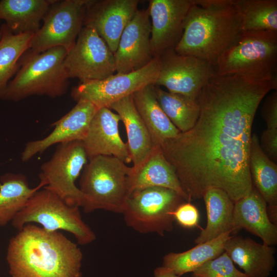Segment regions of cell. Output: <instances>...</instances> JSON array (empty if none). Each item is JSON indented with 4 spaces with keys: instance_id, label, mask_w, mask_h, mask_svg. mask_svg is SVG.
I'll list each match as a JSON object with an SVG mask.
<instances>
[{
    "instance_id": "1",
    "label": "cell",
    "mask_w": 277,
    "mask_h": 277,
    "mask_svg": "<svg viewBox=\"0 0 277 277\" xmlns=\"http://www.w3.org/2000/svg\"><path fill=\"white\" fill-rule=\"evenodd\" d=\"M276 88L277 78L254 81L216 73L203 87L194 125L160 146L188 202L202 198L211 188L223 190L234 202L251 191L252 124L262 99Z\"/></svg>"
},
{
    "instance_id": "2",
    "label": "cell",
    "mask_w": 277,
    "mask_h": 277,
    "mask_svg": "<svg viewBox=\"0 0 277 277\" xmlns=\"http://www.w3.org/2000/svg\"><path fill=\"white\" fill-rule=\"evenodd\" d=\"M83 258L62 233L30 224L11 239L6 255L11 277H81Z\"/></svg>"
},
{
    "instance_id": "3",
    "label": "cell",
    "mask_w": 277,
    "mask_h": 277,
    "mask_svg": "<svg viewBox=\"0 0 277 277\" xmlns=\"http://www.w3.org/2000/svg\"><path fill=\"white\" fill-rule=\"evenodd\" d=\"M241 32L233 0H193L174 50L179 55L205 60L215 67L219 57L235 43Z\"/></svg>"
},
{
    "instance_id": "4",
    "label": "cell",
    "mask_w": 277,
    "mask_h": 277,
    "mask_svg": "<svg viewBox=\"0 0 277 277\" xmlns=\"http://www.w3.org/2000/svg\"><path fill=\"white\" fill-rule=\"evenodd\" d=\"M67 50L55 47L38 53L28 49L19 60L13 78L0 95V99L19 101L33 95L52 98L65 94L69 86L64 61Z\"/></svg>"
},
{
    "instance_id": "5",
    "label": "cell",
    "mask_w": 277,
    "mask_h": 277,
    "mask_svg": "<svg viewBox=\"0 0 277 277\" xmlns=\"http://www.w3.org/2000/svg\"><path fill=\"white\" fill-rule=\"evenodd\" d=\"M216 73L254 81L277 78V31H242L218 58Z\"/></svg>"
},
{
    "instance_id": "6",
    "label": "cell",
    "mask_w": 277,
    "mask_h": 277,
    "mask_svg": "<svg viewBox=\"0 0 277 277\" xmlns=\"http://www.w3.org/2000/svg\"><path fill=\"white\" fill-rule=\"evenodd\" d=\"M88 161L80 181L84 211L102 209L122 213L129 196L127 177L131 167L112 156L100 155Z\"/></svg>"
},
{
    "instance_id": "7",
    "label": "cell",
    "mask_w": 277,
    "mask_h": 277,
    "mask_svg": "<svg viewBox=\"0 0 277 277\" xmlns=\"http://www.w3.org/2000/svg\"><path fill=\"white\" fill-rule=\"evenodd\" d=\"M79 208L67 204L47 189H39L29 199L12 225L19 231L26 224L35 223L48 231L68 232L78 244L88 245L95 240L96 235L83 220Z\"/></svg>"
},
{
    "instance_id": "8",
    "label": "cell",
    "mask_w": 277,
    "mask_h": 277,
    "mask_svg": "<svg viewBox=\"0 0 277 277\" xmlns=\"http://www.w3.org/2000/svg\"><path fill=\"white\" fill-rule=\"evenodd\" d=\"M185 202L187 201L173 190L149 187L130 194L122 214L127 226L135 231L164 236L173 230L174 212Z\"/></svg>"
},
{
    "instance_id": "9",
    "label": "cell",
    "mask_w": 277,
    "mask_h": 277,
    "mask_svg": "<svg viewBox=\"0 0 277 277\" xmlns=\"http://www.w3.org/2000/svg\"><path fill=\"white\" fill-rule=\"evenodd\" d=\"M88 161L82 141L58 144L51 158L41 167L39 183L67 204L82 207L84 197L75 181Z\"/></svg>"
},
{
    "instance_id": "10",
    "label": "cell",
    "mask_w": 277,
    "mask_h": 277,
    "mask_svg": "<svg viewBox=\"0 0 277 277\" xmlns=\"http://www.w3.org/2000/svg\"><path fill=\"white\" fill-rule=\"evenodd\" d=\"M160 67V57H154L145 66L131 72L116 73L103 80L81 82L72 88L71 96L76 102L85 101L97 108H109L121 99L148 85H154Z\"/></svg>"
},
{
    "instance_id": "11",
    "label": "cell",
    "mask_w": 277,
    "mask_h": 277,
    "mask_svg": "<svg viewBox=\"0 0 277 277\" xmlns=\"http://www.w3.org/2000/svg\"><path fill=\"white\" fill-rule=\"evenodd\" d=\"M89 0L57 1L43 18V25L34 33L30 49L41 53L55 47L68 51L74 45L84 25Z\"/></svg>"
},
{
    "instance_id": "12",
    "label": "cell",
    "mask_w": 277,
    "mask_h": 277,
    "mask_svg": "<svg viewBox=\"0 0 277 277\" xmlns=\"http://www.w3.org/2000/svg\"><path fill=\"white\" fill-rule=\"evenodd\" d=\"M64 65L69 78L81 82L101 80L116 72L114 55L96 31L84 26Z\"/></svg>"
},
{
    "instance_id": "13",
    "label": "cell",
    "mask_w": 277,
    "mask_h": 277,
    "mask_svg": "<svg viewBox=\"0 0 277 277\" xmlns=\"http://www.w3.org/2000/svg\"><path fill=\"white\" fill-rule=\"evenodd\" d=\"M161 67L155 86H164L168 92L193 100L209 79L216 73L207 61L189 55L177 54L170 50L160 57Z\"/></svg>"
},
{
    "instance_id": "14",
    "label": "cell",
    "mask_w": 277,
    "mask_h": 277,
    "mask_svg": "<svg viewBox=\"0 0 277 277\" xmlns=\"http://www.w3.org/2000/svg\"><path fill=\"white\" fill-rule=\"evenodd\" d=\"M192 3L193 0L149 1L150 42L153 58L175 48L183 35L185 19Z\"/></svg>"
},
{
    "instance_id": "15",
    "label": "cell",
    "mask_w": 277,
    "mask_h": 277,
    "mask_svg": "<svg viewBox=\"0 0 277 277\" xmlns=\"http://www.w3.org/2000/svg\"><path fill=\"white\" fill-rule=\"evenodd\" d=\"M138 0H89L83 25L94 29L114 53L123 31L138 10Z\"/></svg>"
},
{
    "instance_id": "16",
    "label": "cell",
    "mask_w": 277,
    "mask_h": 277,
    "mask_svg": "<svg viewBox=\"0 0 277 277\" xmlns=\"http://www.w3.org/2000/svg\"><path fill=\"white\" fill-rule=\"evenodd\" d=\"M151 29L148 8L138 9L123 31L114 53L116 73L135 71L153 58L150 42Z\"/></svg>"
},
{
    "instance_id": "17",
    "label": "cell",
    "mask_w": 277,
    "mask_h": 277,
    "mask_svg": "<svg viewBox=\"0 0 277 277\" xmlns=\"http://www.w3.org/2000/svg\"><path fill=\"white\" fill-rule=\"evenodd\" d=\"M120 116L110 109L98 108L82 141L88 160L104 155L115 157L126 164L131 162L127 143L122 140L120 134Z\"/></svg>"
},
{
    "instance_id": "18",
    "label": "cell",
    "mask_w": 277,
    "mask_h": 277,
    "mask_svg": "<svg viewBox=\"0 0 277 277\" xmlns=\"http://www.w3.org/2000/svg\"><path fill=\"white\" fill-rule=\"evenodd\" d=\"M97 109L89 102H77L70 111L52 124L54 128L48 136L27 143L21 155L22 161H29L53 145L82 141Z\"/></svg>"
},
{
    "instance_id": "19",
    "label": "cell",
    "mask_w": 277,
    "mask_h": 277,
    "mask_svg": "<svg viewBox=\"0 0 277 277\" xmlns=\"http://www.w3.org/2000/svg\"><path fill=\"white\" fill-rule=\"evenodd\" d=\"M152 187L173 190L188 202L174 168L166 159L160 146H154L139 164L131 167L127 177L129 195Z\"/></svg>"
},
{
    "instance_id": "20",
    "label": "cell",
    "mask_w": 277,
    "mask_h": 277,
    "mask_svg": "<svg viewBox=\"0 0 277 277\" xmlns=\"http://www.w3.org/2000/svg\"><path fill=\"white\" fill-rule=\"evenodd\" d=\"M242 229L258 236L268 246L277 244V225L270 220L267 204L253 185L247 195L234 202L232 234Z\"/></svg>"
},
{
    "instance_id": "21",
    "label": "cell",
    "mask_w": 277,
    "mask_h": 277,
    "mask_svg": "<svg viewBox=\"0 0 277 277\" xmlns=\"http://www.w3.org/2000/svg\"><path fill=\"white\" fill-rule=\"evenodd\" d=\"M224 251L247 277H269L275 265V249L249 238L231 235Z\"/></svg>"
},
{
    "instance_id": "22",
    "label": "cell",
    "mask_w": 277,
    "mask_h": 277,
    "mask_svg": "<svg viewBox=\"0 0 277 277\" xmlns=\"http://www.w3.org/2000/svg\"><path fill=\"white\" fill-rule=\"evenodd\" d=\"M249 170L253 186L267 204L271 221H277V165L264 153L255 134L251 136Z\"/></svg>"
},
{
    "instance_id": "23",
    "label": "cell",
    "mask_w": 277,
    "mask_h": 277,
    "mask_svg": "<svg viewBox=\"0 0 277 277\" xmlns=\"http://www.w3.org/2000/svg\"><path fill=\"white\" fill-rule=\"evenodd\" d=\"M135 108L145 124L153 146L176 137L180 131L171 123L160 106L154 85H149L132 94Z\"/></svg>"
},
{
    "instance_id": "24",
    "label": "cell",
    "mask_w": 277,
    "mask_h": 277,
    "mask_svg": "<svg viewBox=\"0 0 277 277\" xmlns=\"http://www.w3.org/2000/svg\"><path fill=\"white\" fill-rule=\"evenodd\" d=\"M55 0H1L0 19L15 34L35 33Z\"/></svg>"
},
{
    "instance_id": "25",
    "label": "cell",
    "mask_w": 277,
    "mask_h": 277,
    "mask_svg": "<svg viewBox=\"0 0 277 277\" xmlns=\"http://www.w3.org/2000/svg\"><path fill=\"white\" fill-rule=\"evenodd\" d=\"M109 109L116 112L124 124L131 162L133 166H136L154 146L150 133L135 108L132 95L114 103Z\"/></svg>"
},
{
    "instance_id": "26",
    "label": "cell",
    "mask_w": 277,
    "mask_h": 277,
    "mask_svg": "<svg viewBox=\"0 0 277 277\" xmlns=\"http://www.w3.org/2000/svg\"><path fill=\"white\" fill-rule=\"evenodd\" d=\"M207 211V224L194 240L204 243L230 232L232 234L234 202L223 190L211 188L203 197Z\"/></svg>"
},
{
    "instance_id": "27",
    "label": "cell",
    "mask_w": 277,
    "mask_h": 277,
    "mask_svg": "<svg viewBox=\"0 0 277 277\" xmlns=\"http://www.w3.org/2000/svg\"><path fill=\"white\" fill-rule=\"evenodd\" d=\"M231 235V232H226L210 241L196 244L187 251L168 253L163 257V266L180 276L193 272L206 262L224 252L225 244Z\"/></svg>"
},
{
    "instance_id": "28",
    "label": "cell",
    "mask_w": 277,
    "mask_h": 277,
    "mask_svg": "<svg viewBox=\"0 0 277 277\" xmlns=\"http://www.w3.org/2000/svg\"><path fill=\"white\" fill-rule=\"evenodd\" d=\"M1 181L0 226H4L12 222L29 199L43 186L39 183L30 188L26 177L21 174H5Z\"/></svg>"
},
{
    "instance_id": "29",
    "label": "cell",
    "mask_w": 277,
    "mask_h": 277,
    "mask_svg": "<svg viewBox=\"0 0 277 277\" xmlns=\"http://www.w3.org/2000/svg\"><path fill=\"white\" fill-rule=\"evenodd\" d=\"M1 30L0 95L17 71L19 60L30 49V42L34 34L31 32L15 34L5 24L1 26Z\"/></svg>"
},
{
    "instance_id": "30",
    "label": "cell",
    "mask_w": 277,
    "mask_h": 277,
    "mask_svg": "<svg viewBox=\"0 0 277 277\" xmlns=\"http://www.w3.org/2000/svg\"><path fill=\"white\" fill-rule=\"evenodd\" d=\"M242 31H277L276 0H233Z\"/></svg>"
},
{
    "instance_id": "31",
    "label": "cell",
    "mask_w": 277,
    "mask_h": 277,
    "mask_svg": "<svg viewBox=\"0 0 277 277\" xmlns=\"http://www.w3.org/2000/svg\"><path fill=\"white\" fill-rule=\"evenodd\" d=\"M154 91L161 108L180 132L187 131L193 127L200 113L196 100L165 91L155 85Z\"/></svg>"
},
{
    "instance_id": "32",
    "label": "cell",
    "mask_w": 277,
    "mask_h": 277,
    "mask_svg": "<svg viewBox=\"0 0 277 277\" xmlns=\"http://www.w3.org/2000/svg\"><path fill=\"white\" fill-rule=\"evenodd\" d=\"M192 277H247L239 270L224 251L214 259L208 261L192 272Z\"/></svg>"
},
{
    "instance_id": "33",
    "label": "cell",
    "mask_w": 277,
    "mask_h": 277,
    "mask_svg": "<svg viewBox=\"0 0 277 277\" xmlns=\"http://www.w3.org/2000/svg\"><path fill=\"white\" fill-rule=\"evenodd\" d=\"M175 221L184 228L190 229L199 225V212L190 202L180 205L173 213Z\"/></svg>"
},
{
    "instance_id": "34",
    "label": "cell",
    "mask_w": 277,
    "mask_h": 277,
    "mask_svg": "<svg viewBox=\"0 0 277 277\" xmlns=\"http://www.w3.org/2000/svg\"><path fill=\"white\" fill-rule=\"evenodd\" d=\"M262 117L267 129H277V91L275 90L265 100L262 109Z\"/></svg>"
},
{
    "instance_id": "35",
    "label": "cell",
    "mask_w": 277,
    "mask_h": 277,
    "mask_svg": "<svg viewBox=\"0 0 277 277\" xmlns=\"http://www.w3.org/2000/svg\"><path fill=\"white\" fill-rule=\"evenodd\" d=\"M260 146L268 157L277 162V129H266L261 137Z\"/></svg>"
},
{
    "instance_id": "36",
    "label": "cell",
    "mask_w": 277,
    "mask_h": 277,
    "mask_svg": "<svg viewBox=\"0 0 277 277\" xmlns=\"http://www.w3.org/2000/svg\"><path fill=\"white\" fill-rule=\"evenodd\" d=\"M154 277H180L175 274L172 271L168 268L162 266L156 267L154 270Z\"/></svg>"
},
{
    "instance_id": "37",
    "label": "cell",
    "mask_w": 277,
    "mask_h": 277,
    "mask_svg": "<svg viewBox=\"0 0 277 277\" xmlns=\"http://www.w3.org/2000/svg\"><path fill=\"white\" fill-rule=\"evenodd\" d=\"M0 21H1V19H0ZM1 38H2V32H1V27H0V41H1Z\"/></svg>"
}]
</instances>
